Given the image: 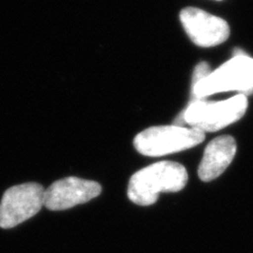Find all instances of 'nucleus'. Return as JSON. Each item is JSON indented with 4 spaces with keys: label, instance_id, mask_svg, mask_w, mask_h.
I'll list each match as a JSON object with an SVG mask.
<instances>
[{
    "label": "nucleus",
    "instance_id": "9",
    "mask_svg": "<svg viewBox=\"0 0 253 253\" xmlns=\"http://www.w3.org/2000/svg\"><path fill=\"white\" fill-rule=\"evenodd\" d=\"M212 72L209 65L207 62H200L199 65L195 67L194 73H193V79H192V84H196L197 82L202 81L203 78H205L206 76H208L210 73Z\"/></svg>",
    "mask_w": 253,
    "mask_h": 253
},
{
    "label": "nucleus",
    "instance_id": "6",
    "mask_svg": "<svg viewBox=\"0 0 253 253\" xmlns=\"http://www.w3.org/2000/svg\"><path fill=\"white\" fill-rule=\"evenodd\" d=\"M179 19L192 42L202 47L218 45L230 35L226 20L197 7H185L180 11Z\"/></svg>",
    "mask_w": 253,
    "mask_h": 253
},
{
    "label": "nucleus",
    "instance_id": "2",
    "mask_svg": "<svg viewBox=\"0 0 253 253\" xmlns=\"http://www.w3.org/2000/svg\"><path fill=\"white\" fill-rule=\"evenodd\" d=\"M229 91L239 92L245 96L253 94V58L242 50H235L230 60L192 84L193 100Z\"/></svg>",
    "mask_w": 253,
    "mask_h": 253
},
{
    "label": "nucleus",
    "instance_id": "1",
    "mask_svg": "<svg viewBox=\"0 0 253 253\" xmlns=\"http://www.w3.org/2000/svg\"><path fill=\"white\" fill-rule=\"evenodd\" d=\"M188 181L183 165L174 162H160L139 170L130 178L128 196L139 206L153 205L163 192H178Z\"/></svg>",
    "mask_w": 253,
    "mask_h": 253
},
{
    "label": "nucleus",
    "instance_id": "7",
    "mask_svg": "<svg viewBox=\"0 0 253 253\" xmlns=\"http://www.w3.org/2000/svg\"><path fill=\"white\" fill-rule=\"evenodd\" d=\"M101 187L96 181L67 177L55 181L44 191V206L53 211L66 210L97 197Z\"/></svg>",
    "mask_w": 253,
    "mask_h": 253
},
{
    "label": "nucleus",
    "instance_id": "4",
    "mask_svg": "<svg viewBox=\"0 0 253 253\" xmlns=\"http://www.w3.org/2000/svg\"><path fill=\"white\" fill-rule=\"evenodd\" d=\"M204 139L205 133L194 128L179 125L156 126L137 134L134 147L142 155L158 157L191 149Z\"/></svg>",
    "mask_w": 253,
    "mask_h": 253
},
{
    "label": "nucleus",
    "instance_id": "8",
    "mask_svg": "<svg viewBox=\"0 0 253 253\" xmlns=\"http://www.w3.org/2000/svg\"><path fill=\"white\" fill-rule=\"evenodd\" d=\"M236 153L235 139L230 135L218 136L205 149L199 167V176L203 181H211L225 172Z\"/></svg>",
    "mask_w": 253,
    "mask_h": 253
},
{
    "label": "nucleus",
    "instance_id": "5",
    "mask_svg": "<svg viewBox=\"0 0 253 253\" xmlns=\"http://www.w3.org/2000/svg\"><path fill=\"white\" fill-rule=\"evenodd\" d=\"M44 191L36 183L7 189L0 203V228H13L37 214L44 206Z\"/></svg>",
    "mask_w": 253,
    "mask_h": 253
},
{
    "label": "nucleus",
    "instance_id": "3",
    "mask_svg": "<svg viewBox=\"0 0 253 253\" xmlns=\"http://www.w3.org/2000/svg\"><path fill=\"white\" fill-rule=\"evenodd\" d=\"M248 108L247 96L237 94L221 100H192L181 114V123L204 133L216 132L225 126L240 121Z\"/></svg>",
    "mask_w": 253,
    "mask_h": 253
}]
</instances>
